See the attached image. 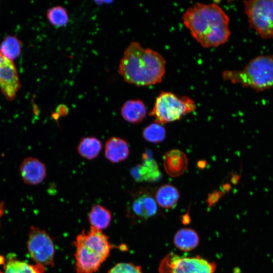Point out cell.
<instances>
[{
	"instance_id": "6da1fadb",
	"label": "cell",
	"mask_w": 273,
	"mask_h": 273,
	"mask_svg": "<svg viewBox=\"0 0 273 273\" xmlns=\"http://www.w3.org/2000/svg\"><path fill=\"white\" fill-rule=\"evenodd\" d=\"M182 19L193 37L205 48L223 44L230 36L229 17L216 4H195L187 9Z\"/></svg>"
},
{
	"instance_id": "7a4b0ae2",
	"label": "cell",
	"mask_w": 273,
	"mask_h": 273,
	"mask_svg": "<svg viewBox=\"0 0 273 273\" xmlns=\"http://www.w3.org/2000/svg\"><path fill=\"white\" fill-rule=\"evenodd\" d=\"M165 69L166 61L160 54L133 41L124 51L118 72L129 83L149 86L161 82Z\"/></svg>"
},
{
	"instance_id": "3957f363",
	"label": "cell",
	"mask_w": 273,
	"mask_h": 273,
	"mask_svg": "<svg viewBox=\"0 0 273 273\" xmlns=\"http://www.w3.org/2000/svg\"><path fill=\"white\" fill-rule=\"evenodd\" d=\"M77 273H95L110 254L114 247L103 232L90 227L83 231L73 242Z\"/></svg>"
},
{
	"instance_id": "277c9868",
	"label": "cell",
	"mask_w": 273,
	"mask_h": 273,
	"mask_svg": "<svg viewBox=\"0 0 273 273\" xmlns=\"http://www.w3.org/2000/svg\"><path fill=\"white\" fill-rule=\"evenodd\" d=\"M224 80L257 91L273 88V56H259L241 70H226L222 72Z\"/></svg>"
},
{
	"instance_id": "5b68a950",
	"label": "cell",
	"mask_w": 273,
	"mask_h": 273,
	"mask_svg": "<svg viewBox=\"0 0 273 273\" xmlns=\"http://www.w3.org/2000/svg\"><path fill=\"white\" fill-rule=\"evenodd\" d=\"M195 101L186 96H178L173 93L162 91L157 97L149 115L155 122L163 124L179 120L195 110Z\"/></svg>"
},
{
	"instance_id": "8992f818",
	"label": "cell",
	"mask_w": 273,
	"mask_h": 273,
	"mask_svg": "<svg viewBox=\"0 0 273 273\" xmlns=\"http://www.w3.org/2000/svg\"><path fill=\"white\" fill-rule=\"evenodd\" d=\"M250 28L263 39L273 38V0L243 2Z\"/></svg>"
},
{
	"instance_id": "52a82bcc",
	"label": "cell",
	"mask_w": 273,
	"mask_h": 273,
	"mask_svg": "<svg viewBox=\"0 0 273 273\" xmlns=\"http://www.w3.org/2000/svg\"><path fill=\"white\" fill-rule=\"evenodd\" d=\"M216 265L214 262L201 257H182L169 252L161 260L159 273H214Z\"/></svg>"
},
{
	"instance_id": "ba28073f",
	"label": "cell",
	"mask_w": 273,
	"mask_h": 273,
	"mask_svg": "<svg viewBox=\"0 0 273 273\" xmlns=\"http://www.w3.org/2000/svg\"><path fill=\"white\" fill-rule=\"evenodd\" d=\"M27 245L30 256L37 264L43 266H54V243L44 231L31 227Z\"/></svg>"
},
{
	"instance_id": "9c48e42d",
	"label": "cell",
	"mask_w": 273,
	"mask_h": 273,
	"mask_svg": "<svg viewBox=\"0 0 273 273\" xmlns=\"http://www.w3.org/2000/svg\"><path fill=\"white\" fill-rule=\"evenodd\" d=\"M17 69L13 61L0 52V89L5 97L12 101L20 88Z\"/></svg>"
},
{
	"instance_id": "30bf717a",
	"label": "cell",
	"mask_w": 273,
	"mask_h": 273,
	"mask_svg": "<svg viewBox=\"0 0 273 273\" xmlns=\"http://www.w3.org/2000/svg\"><path fill=\"white\" fill-rule=\"evenodd\" d=\"M142 163L132 167L130 174L138 182L153 183L162 178V173L156 161L150 152H146L142 156Z\"/></svg>"
},
{
	"instance_id": "8fae6325",
	"label": "cell",
	"mask_w": 273,
	"mask_h": 273,
	"mask_svg": "<svg viewBox=\"0 0 273 273\" xmlns=\"http://www.w3.org/2000/svg\"><path fill=\"white\" fill-rule=\"evenodd\" d=\"M19 170L22 179L27 185H38L47 176L44 164L34 157L25 158L20 164Z\"/></svg>"
},
{
	"instance_id": "7c38bea8",
	"label": "cell",
	"mask_w": 273,
	"mask_h": 273,
	"mask_svg": "<svg viewBox=\"0 0 273 273\" xmlns=\"http://www.w3.org/2000/svg\"><path fill=\"white\" fill-rule=\"evenodd\" d=\"M129 214L135 218L146 220L158 213V205L155 198L149 194H140L133 200Z\"/></svg>"
},
{
	"instance_id": "4fadbf2b",
	"label": "cell",
	"mask_w": 273,
	"mask_h": 273,
	"mask_svg": "<svg viewBox=\"0 0 273 273\" xmlns=\"http://www.w3.org/2000/svg\"><path fill=\"white\" fill-rule=\"evenodd\" d=\"M188 164L187 156L179 150H170L164 156V169L171 177H176L184 174L187 168Z\"/></svg>"
},
{
	"instance_id": "5bb4252c",
	"label": "cell",
	"mask_w": 273,
	"mask_h": 273,
	"mask_svg": "<svg viewBox=\"0 0 273 273\" xmlns=\"http://www.w3.org/2000/svg\"><path fill=\"white\" fill-rule=\"evenodd\" d=\"M129 154L128 145L125 140L113 136L107 141L105 156L111 162L116 163L124 161Z\"/></svg>"
},
{
	"instance_id": "9a60e30c",
	"label": "cell",
	"mask_w": 273,
	"mask_h": 273,
	"mask_svg": "<svg viewBox=\"0 0 273 273\" xmlns=\"http://www.w3.org/2000/svg\"><path fill=\"white\" fill-rule=\"evenodd\" d=\"M123 118L128 122L136 124L146 117L147 109L145 103L139 99L127 101L121 108Z\"/></svg>"
},
{
	"instance_id": "2e32d148",
	"label": "cell",
	"mask_w": 273,
	"mask_h": 273,
	"mask_svg": "<svg viewBox=\"0 0 273 273\" xmlns=\"http://www.w3.org/2000/svg\"><path fill=\"white\" fill-rule=\"evenodd\" d=\"M180 198L178 189L170 184H165L156 191L155 199L158 205L165 209L175 207Z\"/></svg>"
},
{
	"instance_id": "e0dca14e",
	"label": "cell",
	"mask_w": 273,
	"mask_h": 273,
	"mask_svg": "<svg viewBox=\"0 0 273 273\" xmlns=\"http://www.w3.org/2000/svg\"><path fill=\"white\" fill-rule=\"evenodd\" d=\"M199 243L197 232L190 228H183L175 233L174 244L179 250L188 252L196 248Z\"/></svg>"
},
{
	"instance_id": "ac0fdd59",
	"label": "cell",
	"mask_w": 273,
	"mask_h": 273,
	"mask_svg": "<svg viewBox=\"0 0 273 273\" xmlns=\"http://www.w3.org/2000/svg\"><path fill=\"white\" fill-rule=\"evenodd\" d=\"M111 219L112 215L110 210L99 204L93 206L88 214L91 227L100 231L109 226Z\"/></svg>"
},
{
	"instance_id": "d6986e66",
	"label": "cell",
	"mask_w": 273,
	"mask_h": 273,
	"mask_svg": "<svg viewBox=\"0 0 273 273\" xmlns=\"http://www.w3.org/2000/svg\"><path fill=\"white\" fill-rule=\"evenodd\" d=\"M102 148V143L98 139L94 136H87L81 139L77 149L82 157L93 160L98 157Z\"/></svg>"
},
{
	"instance_id": "ffe728a7",
	"label": "cell",
	"mask_w": 273,
	"mask_h": 273,
	"mask_svg": "<svg viewBox=\"0 0 273 273\" xmlns=\"http://www.w3.org/2000/svg\"><path fill=\"white\" fill-rule=\"evenodd\" d=\"M44 266L36 264L31 265L25 262L12 260L5 266L4 273H44Z\"/></svg>"
},
{
	"instance_id": "44dd1931",
	"label": "cell",
	"mask_w": 273,
	"mask_h": 273,
	"mask_svg": "<svg viewBox=\"0 0 273 273\" xmlns=\"http://www.w3.org/2000/svg\"><path fill=\"white\" fill-rule=\"evenodd\" d=\"M21 50V41L14 36H7L0 45L1 54L12 61L19 56Z\"/></svg>"
},
{
	"instance_id": "7402d4cb",
	"label": "cell",
	"mask_w": 273,
	"mask_h": 273,
	"mask_svg": "<svg viewBox=\"0 0 273 273\" xmlns=\"http://www.w3.org/2000/svg\"><path fill=\"white\" fill-rule=\"evenodd\" d=\"M165 127L162 124L154 122L146 126L143 131V136L147 142L159 143L163 142L166 137Z\"/></svg>"
},
{
	"instance_id": "603a6c76",
	"label": "cell",
	"mask_w": 273,
	"mask_h": 273,
	"mask_svg": "<svg viewBox=\"0 0 273 273\" xmlns=\"http://www.w3.org/2000/svg\"><path fill=\"white\" fill-rule=\"evenodd\" d=\"M50 22L57 27L66 26L69 20L68 14L65 8L62 6H56L48 10L47 13Z\"/></svg>"
},
{
	"instance_id": "cb8c5ba5",
	"label": "cell",
	"mask_w": 273,
	"mask_h": 273,
	"mask_svg": "<svg viewBox=\"0 0 273 273\" xmlns=\"http://www.w3.org/2000/svg\"><path fill=\"white\" fill-rule=\"evenodd\" d=\"M108 273H143L141 266L131 263L122 262L115 265Z\"/></svg>"
},
{
	"instance_id": "d4e9b609",
	"label": "cell",
	"mask_w": 273,
	"mask_h": 273,
	"mask_svg": "<svg viewBox=\"0 0 273 273\" xmlns=\"http://www.w3.org/2000/svg\"><path fill=\"white\" fill-rule=\"evenodd\" d=\"M57 110L58 114L61 116H65L68 113V108L64 105L58 106Z\"/></svg>"
},
{
	"instance_id": "484cf974",
	"label": "cell",
	"mask_w": 273,
	"mask_h": 273,
	"mask_svg": "<svg viewBox=\"0 0 273 273\" xmlns=\"http://www.w3.org/2000/svg\"><path fill=\"white\" fill-rule=\"evenodd\" d=\"M4 213V206L2 203H0V217Z\"/></svg>"
},
{
	"instance_id": "4316f807",
	"label": "cell",
	"mask_w": 273,
	"mask_h": 273,
	"mask_svg": "<svg viewBox=\"0 0 273 273\" xmlns=\"http://www.w3.org/2000/svg\"><path fill=\"white\" fill-rule=\"evenodd\" d=\"M0 273H2V272L0 271Z\"/></svg>"
},
{
	"instance_id": "83f0119b",
	"label": "cell",
	"mask_w": 273,
	"mask_h": 273,
	"mask_svg": "<svg viewBox=\"0 0 273 273\" xmlns=\"http://www.w3.org/2000/svg\"><path fill=\"white\" fill-rule=\"evenodd\" d=\"M238 273H239V272Z\"/></svg>"
}]
</instances>
